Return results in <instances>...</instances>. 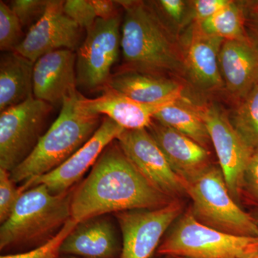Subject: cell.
<instances>
[{
  "label": "cell",
  "instance_id": "cell-1",
  "mask_svg": "<svg viewBox=\"0 0 258 258\" xmlns=\"http://www.w3.org/2000/svg\"><path fill=\"white\" fill-rule=\"evenodd\" d=\"M171 202L137 170L115 140L75 188L71 218L79 223L113 212L160 208Z\"/></svg>",
  "mask_w": 258,
  "mask_h": 258
},
{
  "label": "cell",
  "instance_id": "cell-2",
  "mask_svg": "<svg viewBox=\"0 0 258 258\" xmlns=\"http://www.w3.org/2000/svg\"><path fill=\"white\" fill-rule=\"evenodd\" d=\"M124 10L121 25L123 70L164 76L185 74L183 47L155 3L115 1Z\"/></svg>",
  "mask_w": 258,
  "mask_h": 258
},
{
  "label": "cell",
  "instance_id": "cell-3",
  "mask_svg": "<svg viewBox=\"0 0 258 258\" xmlns=\"http://www.w3.org/2000/svg\"><path fill=\"white\" fill-rule=\"evenodd\" d=\"M78 91L64 99L58 116L30 156L10 172L15 184L28 182L62 165L87 143L102 123L101 115L86 111Z\"/></svg>",
  "mask_w": 258,
  "mask_h": 258
},
{
  "label": "cell",
  "instance_id": "cell-4",
  "mask_svg": "<svg viewBox=\"0 0 258 258\" xmlns=\"http://www.w3.org/2000/svg\"><path fill=\"white\" fill-rule=\"evenodd\" d=\"M74 189L55 195L39 184L23 191L13 213L2 224L1 251L35 248L55 237L71 219Z\"/></svg>",
  "mask_w": 258,
  "mask_h": 258
},
{
  "label": "cell",
  "instance_id": "cell-5",
  "mask_svg": "<svg viewBox=\"0 0 258 258\" xmlns=\"http://www.w3.org/2000/svg\"><path fill=\"white\" fill-rule=\"evenodd\" d=\"M185 186L193 202L191 212L199 222L226 233L258 237L255 219L236 203L221 169L210 166L185 181Z\"/></svg>",
  "mask_w": 258,
  "mask_h": 258
},
{
  "label": "cell",
  "instance_id": "cell-6",
  "mask_svg": "<svg viewBox=\"0 0 258 258\" xmlns=\"http://www.w3.org/2000/svg\"><path fill=\"white\" fill-rule=\"evenodd\" d=\"M258 250V237L226 233L199 222L192 212L180 219L157 253L169 257L244 258Z\"/></svg>",
  "mask_w": 258,
  "mask_h": 258
},
{
  "label": "cell",
  "instance_id": "cell-7",
  "mask_svg": "<svg viewBox=\"0 0 258 258\" xmlns=\"http://www.w3.org/2000/svg\"><path fill=\"white\" fill-rule=\"evenodd\" d=\"M53 106L35 97L0 113V169L11 172L33 152Z\"/></svg>",
  "mask_w": 258,
  "mask_h": 258
},
{
  "label": "cell",
  "instance_id": "cell-8",
  "mask_svg": "<svg viewBox=\"0 0 258 258\" xmlns=\"http://www.w3.org/2000/svg\"><path fill=\"white\" fill-rule=\"evenodd\" d=\"M120 49L119 15L109 20L97 19L76 50L77 86L88 91L106 89Z\"/></svg>",
  "mask_w": 258,
  "mask_h": 258
},
{
  "label": "cell",
  "instance_id": "cell-9",
  "mask_svg": "<svg viewBox=\"0 0 258 258\" xmlns=\"http://www.w3.org/2000/svg\"><path fill=\"white\" fill-rule=\"evenodd\" d=\"M199 109L215 147L227 188L234 200L238 201L244 174L254 150L246 144L220 108L212 104Z\"/></svg>",
  "mask_w": 258,
  "mask_h": 258
},
{
  "label": "cell",
  "instance_id": "cell-10",
  "mask_svg": "<svg viewBox=\"0 0 258 258\" xmlns=\"http://www.w3.org/2000/svg\"><path fill=\"white\" fill-rule=\"evenodd\" d=\"M182 211L173 200L162 208L115 213L122 234L120 258H151L164 232Z\"/></svg>",
  "mask_w": 258,
  "mask_h": 258
},
{
  "label": "cell",
  "instance_id": "cell-11",
  "mask_svg": "<svg viewBox=\"0 0 258 258\" xmlns=\"http://www.w3.org/2000/svg\"><path fill=\"white\" fill-rule=\"evenodd\" d=\"M64 3L62 0H49L45 13L29 29L15 52L35 62L54 51L78 50L83 29L66 14Z\"/></svg>",
  "mask_w": 258,
  "mask_h": 258
},
{
  "label": "cell",
  "instance_id": "cell-12",
  "mask_svg": "<svg viewBox=\"0 0 258 258\" xmlns=\"http://www.w3.org/2000/svg\"><path fill=\"white\" fill-rule=\"evenodd\" d=\"M117 142L137 170L154 187L169 198L186 192L184 180L173 170L147 128L125 130Z\"/></svg>",
  "mask_w": 258,
  "mask_h": 258
},
{
  "label": "cell",
  "instance_id": "cell-13",
  "mask_svg": "<svg viewBox=\"0 0 258 258\" xmlns=\"http://www.w3.org/2000/svg\"><path fill=\"white\" fill-rule=\"evenodd\" d=\"M125 129L111 118L105 117L92 138L62 165L45 175L22 184V192L32 186L43 184L51 193L58 195L69 191L91 166L94 165L105 149L117 140Z\"/></svg>",
  "mask_w": 258,
  "mask_h": 258
},
{
  "label": "cell",
  "instance_id": "cell-14",
  "mask_svg": "<svg viewBox=\"0 0 258 258\" xmlns=\"http://www.w3.org/2000/svg\"><path fill=\"white\" fill-rule=\"evenodd\" d=\"M76 52L59 50L42 56L34 63V97L51 106H62L78 92Z\"/></svg>",
  "mask_w": 258,
  "mask_h": 258
},
{
  "label": "cell",
  "instance_id": "cell-15",
  "mask_svg": "<svg viewBox=\"0 0 258 258\" xmlns=\"http://www.w3.org/2000/svg\"><path fill=\"white\" fill-rule=\"evenodd\" d=\"M219 64L224 86L240 101L258 84V46L250 38L225 40Z\"/></svg>",
  "mask_w": 258,
  "mask_h": 258
},
{
  "label": "cell",
  "instance_id": "cell-16",
  "mask_svg": "<svg viewBox=\"0 0 258 258\" xmlns=\"http://www.w3.org/2000/svg\"><path fill=\"white\" fill-rule=\"evenodd\" d=\"M121 250L113 222L103 215L79 222L64 239L60 252L82 258H120Z\"/></svg>",
  "mask_w": 258,
  "mask_h": 258
},
{
  "label": "cell",
  "instance_id": "cell-17",
  "mask_svg": "<svg viewBox=\"0 0 258 258\" xmlns=\"http://www.w3.org/2000/svg\"><path fill=\"white\" fill-rule=\"evenodd\" d=\"M147 130L173 170L185 181L210 167L208 151L189 137L155 120Z\"/></svg>",
  "mask_w": 258,
  "mask_h": 258
},
{
  "label": "cell",
  "instance_id": "cell-18",
  "mask_svg": "<svg viewBox=\"0 0 258 258\" xmlns=\"http://www.w3.org/2000/svg\"><path fill=\"white\" fill-rule=\"evenodd\" d=\"M224 42V39L206 35L194 25L189 40L183 47L185 74L201 89L212 91L224 85L219 64Z\"/></svg>",
  "mask_w": 258,
  "mask_h": 258
},
{
  "label": "cell",
  "instance_id": "cell-19",
  "mask_svg": "<svg viewBox=\"0 0 258 258\" xmlns=\"http://www.w3.org/2000/svg\"><path fill=\"white\" fill-rule=\"evenodd\" d=\"M80 104L89 113L106 115L125 130H137L149 128L154 115L169 103H141L106 88L96 98H88L81 94Z\"/></svg>",
  "mask_w": 258,
  "mask_h": 258
},
{
  "label": "cell",
  "instance_id": "cell-20",
  "mask_svg": "<svg viewBox=\"0 0 258 258\" xmlns=\"http://www.w3.org/2000/svg\"><path fill=\"white\" fill-rule=\"evenodd\" d=\"M107 88L141 103H169L181 99L183 86L165 76L122 70L112 75Z\"/></svg>",
  "mask_w": 258,
  "mask_h": 258
},
{
  "label": "cell",
  "instance_id": "cell-21",
  "mask_svg": "<svg viewBox=\"0 0 258 258\" xmlns=\"http://www.w3.org/2000/svg\"><path fill=\"white\" fill-rule=\"evenodd\" d=\"M35 62L18 52H4L0 57V111L34 98Z\"/></svg>",
  "mask_w": 258,
  "mask_h": 258
},
{
  "label": "cell",
  "instance_id": "cell-22",
  "mask_svg": "<svg viewBox=\"0 0 258 258\" xmlns=\"http://www.w3.org/2000/svg\"><path fill=\"white\" fill-rule=\"evenodd\" d=\"M181 101V98L163 107L154 115V120L177 131L206 148L211 140L200 109Z\"/></svg>",
  "mask_w": 258,
  "mask_h": 258
},
{
  "label": "cell",
  "instance_id": "cell-23",
  "mask_svg": "<svg viewBox=\"0 0 258 258\" xmlns=\"http://www.w3.org/2000/svg\"><path fill=\"white\" fill-rule=\"evenodd\" d=\"M195 25L203 33L225 40L249 38L246 28L244 2L231 1L230 4L211 18Z\"/></svg>",
  "mask_w": 258,
  "mask_h": 258
},
{
  "label": "cell",
  "instance_id": "cell-24",
  "mask_svg": "<svg viewBox=\"0 0 258 258\" xmlns=\"http://www.w3.org/2000/svg\"><path fill=\"white\" fill-rule=\"evenodd\" d=\"M231 123L249 147L258 148V84L240 102Z\"/></svg>",
  "mask_w": 258,
  "mask_h": 258
},
{
  "label": "cell",
  "instance_id": "cell-25",
  "mask_svg": "<svg viewBox=\"0 0 258 258\" xmlns=\"http://www.w3.org/2000/svg\"><path fill=\"white\" fill-rule=\"evenodd\" d=\"M23 25L4 2H0V50L4 52L15 51L23 42Z\"/></svg>",
  "mask_w": 258,
  "mask_h": 258
},
{
  "label": "cell",
  "instance_id": "cell-26",
  "mask_svg": "<svg viewBox=\"0 0 258 258\" xmlns=\"http://www.w3.org/2000/svg\"><path fill=\"white\" fill-rule=\"evenodd\" d=\"M78 222H75L71 218L55 237L45 244L32 248L31 250L6 254L1 256L0 258H57L60 254V247L64 239L74 230Z\"/></svg>",
  "mask_w": 258,
  "mask_h": 258
},
{
  "label": "cell",
  "instance_id": "cell-27",
  "mask_svg": "<svg viewBox=\"0 0 258 258\" xmlns=\"http://www.w3.org/2000/svg\"><path fill=\"white\" fill-rule=\"evenodd\" d=\"M21 190L15 186L10 171L0 169V222L4 223L13 213Z\"/></svg>",
  "mask_w": 258,
  "mask_h": 258
},
{
  "label": "cell",
  "instance_id": "cell-28",
  "mask_svg": "<svg viewBox=\"0 0 258 258\" xmlns=\"http://www.w3.org/2000/svg\"><path fill=\"white\" fill-rule=\"evenodd\" d=\"M48 1L49 0H15L11 2L10 8L18 17L23 27L30 26V28L44 14Z\"/></svg>",
  "mask_w": 258,
  "mask_h": 258
},
{
  "label": "cell",
  "instance_id": "cell-29",
  "mask_svg": "<svg viewBox=\"0 0 258 258\" xmlns=\"http://www.w3.org/2000/svg\"><path fill=\"white\" fill-rule=\"evenodd\" d=\"M63 9L66 14L86 31L98 19L91 0H67L64 1Z\"/></svg>",
  "mask_w": 258,
  "mask_h": 258
},
{
  "label": "cell",
  "instance_id": "cell-30",
  "mask_svg": "<svg viewBox=\"0 0 258 258\" xmlns=\"http://www.w3.org/2000/svg\"><path fill=\"white\" fill-rule=\"evenodd\" d=\"M232 0H195L189 2L191 17L195 23L211 18L225 8Z\"/></svg>",
  "mask_w": 258,
  "mask_h": 258
},
{
  "label": "cell",
  "instance_id": "cell-31",
  "mask_svg": "<svg viewBox=\"0 0 258 258\" xmlns=\"http://www.w3.org/2000/svg\"><path fill=\"white\" fill-rule=\"evenodd\" d=\"M157 5L163 13L174 23L182 25L186 21L188 15H191L189 2L183 0H161Z\"/></svg>",
  "mask_w": 258,
  "mask_h": 258
},
{
  "label": "cell",
  "instance_id": "cell-32",
  "mask_svg": "<svg viewBox=\"0 0 258 258\" xmlns=\"http://www.w3.org/2000/svg\"><path fill=\"white\" fill-rule=\"evenodd\" d=\"M244 5L247 34L258 46V5L254 1L244 2Z\"/></svg>",
  "mask_w": 258,
  "mask_h": 258
},
{
  "label": "cell",
  "instance_id": "cell-33",
  "mask_svg": "<svg viewBox=\"0 0 258 258\" xmlns=\"http://www.w3.org/2000/svg\"><path fill=\"white\" fill-rule=\"evenodd\" d=\"M243 187L258 203V162L252 157L244 174Z\"/></svg>",
  "mask_w": 258,
  "mask_h": 258
},
{
  "label": "cell",
  "instance_id": "cell-34",
  "mask_svg": "<svg viewBox=\"0 0 258 258\" xmlns=\"http://www.w3.org/2000/svg\"><path fill=\"white\" fill-rule=\"evenodd\" d=\"M97 18L109 20L118 16L115 5L116 3L110 0H91Z\"/></svg>",
  "mask_w": 258,
  "mask_h": 258
},
{
  "label": "cell",
  "instance_id": "cell-35",
  "mask_svg": "<svg viewBox=\"0 0 258 258\" xmlns=\"http://www.w3.org/2000/svg\"><path fill=\"white\" fill-rule=\"evenodd\" d=\"M244 258H258V250L248 254V255L246 256Z\"/></svg>",
  "mask_w": 258,
  "mask_h": 258
},
{
  "label": "cell",
  "instance_id": "cell-36",
  "mask_svg": "<svg viewBox=\"0 0 258 258\" xmlns=\"http://www.w3.org/2000/svg\"><path fill=\"white\" fill-rule=\"evenodd\" d=\"M57 258H82L80 257H77V256L74 255H69V254H60L59 257Z\"/></svg>",
  "mask_w": 258,
  "mask_h": 258
},
{
  "label": "cell",
  "instance_id": "cell-37",
  "mask_svg": "<svg viewBox=\"0 0 258 258\" xmlns=\"http://www.w3.org/2000/svg\"><path fill=\"white\" fill-rule=\"evenodd\" d=\"M252 159L257 161L258 162V148L254 151L253 155H252Z\"/></svg>",
  "mask_w": 258,
  "mask_h": 258
},
{
  "label": "cell",
  "instance_id": "cell-38",
  "mask_svg": "<svg viewBox=\"0 0 258 258\" xmlns=\"http://www.w3.org/2000/svg\"><path fill=\"white\" fill-rule=\"evenodd\" d=\"M254 218L255 219L256 222H257V225H258V208L257 210V211H256L255 214H254Z\"/></svg>",
  "mask_w": 258,
  "mask_h": 258
},
{
  "label": "cell",
  "instance_id": "cell-39",
  "mask_svg": "<svg viewBox=\"0 0 258 258\" xmlns=\"http://www.w3.org/2000/svg\"><path fill=\"white\" fill-rule=\"evenodd\" d=\"M171 258H184V257H171Z\"/></svg>",
  "mask_w": 258,
  "mask_h": 258
},
{
  "label": "cell",
  "instance_id": "cell-40",
  "mask_svg": "<svg viewBox=\"0 0 258 258\" xmlns=\"http://www.w3.org/2000/svg\"><path fill=\"white\" fill-rule=\"evenodd\" d=\"M254 2H255L256 4H257L258 5V1H254Z\"/></svg>",
  "mask_w": 258,
  "mask_h": 258
}]
</instances>
